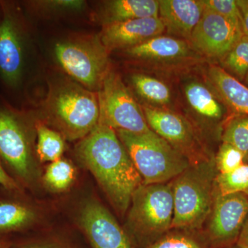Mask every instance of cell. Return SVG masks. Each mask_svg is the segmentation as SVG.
<instances>
[{"mask_svg": "<svg viewBox=\"0 0 248 248\" xmlns=\"http://www.w3.org/2000/svg\"><path fill=\"white\" fill-rule=\"evenodd\" d=\"M76 155L114 208L125 213L134 193L143 182L114 129L99 123L79 142Z\"/></svg>", "mask_w": 248, "mask_h": 248, "instance_id": "cell-1", "label": "cell"}, {"mask_svg": "<svg viewBox=\"0 0 248 248\" xmlns=\"http://www.w3.org/2000/svg\"><path fill=\"white\" fill-rule=\"evenodd\" d=\"M143 184H165L190 167L188 158L157 134L117 130Z\"/></svg>", "mask_w": 248, "mask_h": 248, "instance_id": "cell-2", "label": "cell"}, {"mask_svg": "<svg viewBox=\"0 0 248 248\" xmlns=\"http://www.w3.org/2000/svg\"><path fill=\"white\" fill-rule=\"evenodd\" d=\"M52 120L69 140H82L99 124V98L76 84L62 86L50 99Z\"/></svg>", "mask_w": 248, "mask_h": 248, "instance_id": "cell-3", "label": "cell"}, {"mask_svg": "<svg viewBox=\"0 0 248 248\" xmlns=\"http://www.w3.org/2000/svg\"><path fill=\"white\" fill-rule=\"evenodd\" d=\"M213 170L206 164L188 168L172 184L174 215L171 228L202 224L213 203Z\"/></svg>", "mask_w": 248, "mask_h": 248, "instance_id": "cell-4", "label": "cell"}, {"mask_svg": "<svg viewBox=\"0 0 248 248\" xmlns=\"http://www.w3.org/2000/svg\"><path fill=\"white\" fill-rule=\"evenodd\" d=\"M108 52L99 37L60 42L55 47L60 66L90 89H99L109 72Z\"/></svg>", "mask_w": 248, "mask_h": 248, "instance_id": "cell-5", "label": "cell"}, {"mask_svg": "<svg viewBox=\"0 0 248 248\" xmlns=\"http://www.w3.org/2000/svg\"><path fill=\"white\" fill-rule=\"evenodd\" d=\"M99 89V124L117 130L135 133L151 130L143 109L134 99L120 76L109 71Z\"/></svg>", "mask_w": 248, "mask_h": 248, "instance_id": "cell-6", "label": "cell"}, {"mask_svg": "<svg viewBox=\"0 0 248 248\" xmlns=\"http://www.w3.org/2000/svg\"><path fill=\"white\" fill-rule=\"evenodd\" d=\"M130 221L143 234H161L170 229L174 215L172 184H143L131 201Z\"/></svg>", "mask_w": 248, "mask_h": 248, "instance_id": "cell-7", "label": "cell"}, {"mask_svg": "<svg viewBox=\"0 0 248 248\" xmlns=\"http://www.w3.org/2000/svg\"><path fill=\"white\" fill-rule=\"evenodd\" d=\"M243 35L241 23L204 7L189 42L197 53L221 60Z\"/></svg>", "mask_w": 248, "mask_h": 248, "instance_id": "cell-8", "label": "cell"}, {"mask_svg": "<svg viewBox=\"0 0 248 248\" xmlns=\"http://www.w3.org/2000/svg\"><path fill=\"white\" fill-rule=\"evenodd\" d=\"M0 156L24 182L35 176L27 128L19 116L4 109L0 110Z\"/></svg>", "mask_w": 248, "mask_h": 248, "instance_id": "cell-9", "label": "cell"}, {"mask_svg": "<svg viewBox=\"0 0 248 248\" xmlns=\"http://www.w3.org/2000/svg\"><path fill=\"white\" fill-rule=\"evenodd\" d=\"M79 223L93 248H132L115 217L97 201L88 200L83 204Z\"/></svg>", "mask_w": 248, "mask_h": 248, "instance_id": "cell-10", "label": "cell"}, {"mask_svg": "<svg viewBox=\"0 0 248 248\" xmlns=\"http://www.w3.org/2000/svg\"><path fill=\"white\" fill-rule=\"evenodd\" d=\"M248 216V197L244 192L218 195L214 204L210 232L215 241L237 237Z\"/></svg>", "mask_w": 248, "mask_h": 248, "instance_id": "cell-11", "label": "cell"}, {"mask_svg": "<svg viewBox=\"0 0 248 248\" xmlns=\"http://www.w3.org/2000/svg\"><path fill=\"white\" fill-rule=\"evenodd\" d=\"M164 31L159 17L142 18L106 24L99 38L108 50L128 49L161 35Z\"/></svg>", "mask_w": 248, "mask_h": 248, "instance_id": "cell-12", "label": "cell"}, {"mask_svg": "<svg viewBox=\"0 0 248 248\" xmlns=\"http://www.w3.org/2000/svg\"><path fill=\"white\" fill-rule=\"evenodd\" d=\"M23 67L20 29L12 13L6 11L0 23V75L6 84L16 86L22 78Z\"/></svg>", "mask_w": 248, "mask_h": 248, "instance_id": "cell-13", "label": "cell"}, {"mask_svg": "<svg viewBox=\"0 0 248 248\" xmlns=\"http://www.w3.org/2000/svg\"><path fill=\"white\" fill-rule=\"evenodd\" d=\"M159 2V18L165 30L177 38L189 42L203 14L202 0H160Z\"/></svg>", "mask_w": 248, "mask_h": 248, "instance_id": "cell-14", "label": "cell"}, {"mask_svg": "<svg viewBox=\"0 0 248 248\" xmlns=\"http://www.w3.org/2000/svg\"><path fill=\"white\" fill-rule=\"evenodd\" d=\"M125 53L139 60L163 63L182 61L197 55L190 42L161 35L126 49Z\"/></svg>", "mask_w": 248, "mask_h": 248, "instance_id": "cell-15", "label": "cell"}, {"mask_svg": "<svg viewBox=\"0 0 248 248\" xmlns=\"http://www.w3.org/2000/svg\"><path fill=\"white\" fill-rule=\"evenodd\" d=\"M143 111L151 130L178 151L192 143V130L182 116L159 108L144 107Z\"/></svg>", "mask_w": 248, "mask_h": 248, "instance_id": "cell-16", "label": "cell"}, {"mask_svg": "<svg viewBox=\"0 0 248 248\" xmlns=\"http://www.w3.org/2000/svg\"><path fill=\"white\" fill-rule=\"evenodd\" d=\"M212 84L228 107L240 115H248V87L219 66L210 67Z\"/></svg>", "mask_w": 248, "mask_h": 248, "instance_id": "cell-17", "label": "cell"}, {"mask_svg": "<svg viewBox=\"0 0 248 248\" xmlns=\"http://www.w3.org/2000/svg\"><path fill=\"white\" fill-rule=\"evenodd\" d=\"M157 0H114L104 11L106 24L142 18L159 17Z\"/></svg>", "mask_w": 248, "mask_h": 248, "instance_id": "cell-18", "label": "cell"}, {"mask_svg": "<svg viewBox=\"0 0 248 248\" xmlns=\"http://www.w3.org/2000/svg\"><path fill=\"white\" fill-rule=\"evenodd\" d=\"M187 104L196 113L208 120H221L225 108L206 85L198 80H191L184 86Z\"/></svg>", "mask_w": 248, "mask_h": 248, "instance_id": "cell-19", "label": "cell"}, {"mask_svg": "<svg viewBox=\"0 0 248 248\" xmlns=\"http://www.w3.org/2000/svg\"><path fill=\"white\" fill-rule=\"evenodd\" d=\"M36 218L35 212L27 205L0 201V233L24 229L32 225Z\"/></svg>", "mask_w": 248, "mask_h": 248, "instance_id": "cell-20", "label": "cell"}, {"mask_svg": "<svg viewBox=\"0 0 248 248\" xmlns=\"http://www.w3.org/2000/svg\"><path fill=\"white\" fill-rule=\"evenodd\" d=\"M135 91L143 99L155 105L166 106L170 103L172 93L166 83L157 78L141 73L131 76Z\"/></svg>", "mask_w": 248, "mask_h": 248, "instance_id": "cell-21", "label": "cell"}, {"mask_svg": "<svg viewBox=\"0 0 248 248\" xmlns=\"http://www.w3.org/2000/svg\"><path fill=\"white\" fill-rule=\"evenodd\" d=\"M37 137V152L41 161L52 163L61 159L65 144L60 134L45 125H39Z\"/></svg>", "mask_w": 248, "mask_h": 248, "instance_id": "cell-22", "label": "cell"}, {"mask_svg": "<svg viewBox=\"0 0 248 248\" xmlns=\"http://www.w3.org/2000/svg\"><path fill=\"white\" fill-rule=\"evenodd\" d=\"M221 62L225 71L238 80H244L248 74V36H241Z\"/></svg>", "mask_w": 248, "mask_h": 248, "instance_id": "cell-23", "label": "cell"}, {"mask_svg": "<svg viewBox=\"0 0 248 248\" xmlns=\"http://www.w3.org/2000/svg\"><path fill=\"white\" fill-rule=\"evenodd\" d=\"M76 177V170L71 163L60 159L47 168L44 177L45 184L57 192H63L71 187Z\"/></svg>", "mask_w": 248, "mask_h": 248, "instance_id": "cell-24", "label": "cell"}, {"mask_svg": "<svg viewBox=\"0 0 248 248\" xmlns=\"http://www.w3.org/2000/svg\"><path fill=\"white\" fill-rule=\"evenodd\" d=\"M218 195L245 192L248 189V164H244L228 173H219L216 177Z\"/></svg>", "mask_w": 248, "mask_h": 248, "instance_id": "cell-25", "label": "cell"}, {"mask_svg": "<svg viewBox=\"0 0 248 248\" xmlns=\"http://www.w3.org/2000/svg\"><path fill=\"white\" fill-rule=\"evenodd\" d=\"M223 143H228L246 155L248 153V115H240L232 119L222 137Z\"/></svg>", "mask_w": 248, "mask_h": 248, "instance_id": "cell-26", "label": "cell"}, {"mask_svg": "<svg viewBox=\"0 0 248 248\" xmlns=\"http://www.w3.org/2000/svg\"><path fill=\"white\" fill-rule=\"evenodd\" d=\"M245 155L234 146L223 143L216 158L217 169L221 174L228 173L244 164Z\"/></svg>", "mask_w": 248, "mask_h": 248, "instance_id": "cell-27", "label": "cell"}, {"mask_svg": "<svg viewBox=\"0 0 248 248\" xmlns=\"http://www.w3.org/2000/svg\"><path fill=\"white\" fill-rule=\"evenodd\" d=\"M204 7L241 24V16L235 0H202Z\"/></svg>", "mask_w": 248, "mask_h": 248, "instance_id": "cell-28", "label": "cell"}, {"mask_svg": "<svg viewBox=\"0 0 248 248\" xmlns=\"http://www.w3.org/2000/svg\"><path fill=\"white\" fill-rule=\"evenodd\" d=\"M151 248H202L195 240L180 235H173L160 240Z\"/></svg>", "mask_w": 248, "mask_h": 248, "instance_id": "cell-29", "label": "cell"}, {"mask_svg": "<svg viewBox=\"0 0 248 248\" xmlns=\"http://www.w3.org/2000/svg\"><path fill=\"white\" fill-rule=\"evenodd\" d=\"M19 248H69L56 240H40L31 241L19 246Z\"/></svg>", "mask_w": 248, "mask_h": 248, "instance_id": "cell-30", "label": "cell"}, {"mask_svg": "<svg viewBox=\"0 0 248 248\" xmlns=\"http://www.w3.org/2000/svg\"><path fill=\"white\" fill-rule=\"evenodd\" d=\"M47 6L50 5L53 9L77 10L81 9L84 1L76 0H63V1H45Z\"/></svg>", "mask_w": 248, "mask_h": 248, "instance_id": "cell-31", "label": "cell"}, {"mask_svg": "<svg viewBox=\"0 0 248 248\" xmlns=\"http://www.w3.org/2000/svg\"><path fill=\"white\" fill-rule=\"evenodd\" d=\"M0 186L9 190H19V186L17 182L5 171L1 163H0Z\"/></svg>", "mask_w": 248, "mask_h": 248, "instance_id": "cell-32", "label": "cell"}, {"mask_svg": "<svg viewBox=\"0 0 248 248\" xmlns=\"http://www.w3.org/2000/svg\"><path fill=\"white\" fill-rule=\"evenodd\" d=\"M241 16V27L244 35L248 36V0H236Z\"/></svg>", "mask_w": 248, "mask_h": 248, "instance_id": "cell-33", "label": "cell"}, {"mask_svg": "<svg viewBox=\"0 0 248 248\" xmlns=\"http://www.w3.org/2000/svg\"><path fill=\"white\" fill-rule=\"evenodd\" d=\"M238 246L240 248H248V216L240 232Z\"/></svg>", "mask_w": 248, "mask_h": 248, "instance_id": "cell-34", "label": "cell"}, {"mask_svg": "<svg viewBox=\"0 0 248 248\" xmlns=\"http://www.w3.org/2000/svg\"><path fill=\"white\" fill-rule=\"evenodd\" d=\"M0 248H11V246H9L7 243L5 242V241H2V240H0Z\"/></svg>", "mask_w": 248, "mask_h": 248, "instance_id": "cell-35", "label": "cell"}, {"mask_svg": "<svg viewBox=\"0 0 248 248\" xmlns=\"http://www.w3.org/2000/svg\"><path fill=\"white\" fill-rule=\"evenodd\" d=\"M244 163V164H248V153L245 155Z\"/></svg>", "mask_w": 248, "mask_h": 248, "instance_id": "cell-36", "label": "cell"}, {"mask_svg": "<svg viewBox=\"0 0 248 248\" xmlns=\"http://www.w3.org/2000/svg\"><path fill=\"white\" fill-rule=\"evenodd\" d=\"M245 81H246V84H247L248 85V76H246V78H245Z\"/></svg>", "mask_w": 248, "mask_h": 248, "instance_id": "cell-37", "label": "cell"}, {"mask_svg": "<svg viewBox=\"0 0 248 248\" xmlns=\"http://www.w3.org/2000/svg\"><path fill=\"white\" fill-rule=\"evenodd\" d=\"M244 193L246 194V195H247L248 197V189L246 191V192H244Z\"/></svg>", "mask_w": 248, "mask_h": 248, "instance_id": "cell-38", "label": "cell"}, {"mask_svg": "<svg viewBox=\"0 0 248 248\" xmlns=\"http://www.w3.org/2000/svg\"></svg>", "mask_w": 248, "mask_h": 248, "instance_id": "cell-39", "label": "cell"}]
</instances>
